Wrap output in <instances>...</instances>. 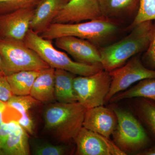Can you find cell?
Wrapping results in <instances>:
<instances>
[{
	"label": "cell",
	"instance_id": "6da1fadb",
	"mask_svg": "<svg viewBox=\"0 0 155 155\" xmlns=\"http://www.w3.org/2000/svg\"><path fill=\"white\" fill-rule=\"evenodd\" d=\"M153 24V21L139 23L121 40L99 49L104 70L110 72L122 67L134 56L146 51L152 37Z\"/></svg>",
	"mask_w": 155,
	"mask_h": 155
},
{
	"label": "cell",
	"instance_id": "7a4b0ae2",
	"mask_svg": "<svg viewBox=\"0 0 155 155\" xmlns=\"http://www.w3.org/2000/svg\"><path fill=\"white\" fill-rule=\"evenodd\" d=\"M86 110L78 102L51 104L44 112L45 129L59 141L74 140L83 127Z\"/></svg>",
	"mask_w": 155,
	"mask_h": 155
},
{
	"label": "cell",
	"instance_id": "3957f363",
	"mask_svg": "<svg viewBox=\"0 0 155 155\" xmlns=\"http://www.w3.org/2000/svg\"><path fill=\"white\" fill-rule=\"evenodd\" d=\"M118 30V25L114 21L102 19L78 23H51L39 35L51 40L61 37L74 36L96 45L110 38Z\"/></svg>",
	"mask_w": 155,
	"mask_h": 155
},
{
	"label": "cell",
	"instance_id": "277c9868",
	"mask_svg": "<svg viewBox=\"0 0 155 155\" xmlns=\"http://www.w3.org/2000/svg\"><path fill=\"white\" fill-rule=\"evenodd\" d=\"M23 41L50 66L66 70L79 76H87L103 70L102 66L81 64L72 60L67 54L56 49L51 40L43 38L29 28Z\"/></svg>",
	"mask_w": 155,
	"mask_h": 155
},
{
	"label": "cell",
	"instance_id": "5b68a950",
	"mask_svg": "<svg viewBox=\"0 0 155 155\" xmlns=\"http://www.w3.org/2000/svg\"><path fill=\"white\" fill-rule=\"evenodd\" d=\"M112 109L117 118V126L112 135L117 147L125 153L140 152L147 148L150 140L139 120L125 109Z\"/></svg>",
	"mask_w": 155,
	"mask_h": 155
},
{
	"label": "cell",
	"instance_id": "8992f818",
	"mask_svg": "<svg viewBox=\"0 0 155 155\" xmlns=\"http://www.w3.org/2000/svg\"><path fill=\"white\" fill-rule=\"evenodd\" d=\"M0 55L6 75L19 71H41L50 67L23 41L0 38Z\"/></svg>",
	"mask_w": 155,
	"mask_h": 155
},
{
	"label": "cell",
	"instance_id": "52a82bcc",
	"mask_svg": "<svg viewBox=\"0 0 155 155\" xmlns=\"http://www.w3.org/2000/svg\"><path fill=\"white\" fill-rule=\"evenodd\" d=\"M111 82L109 72L104 69L90 75L75 76L73 85L78 102L87 109L103 106Z\"/></svg>",
	"mask_w": 155,
	"mask_h": 155
},
{
	"label": "cell",
	"instance_id": "ba28073f",
	"mask_svg": "<svg viewBox=\"0 0 155 155\" xmlns=\"http://www.w3.org/2000/svg\"><path fill=\"white\" fill-rule=\"evenodd\" d=\"M109 73L111 78L110 87L105 102L110 101L115 95L125 90L135 82L146 78H155V70L146 67L137 55Z\"/></svg>",
	"mask_w": 155,
	"mask_h": 155
},
{
	"label": "cell",
	"instance_id": "9c48e42d",
	"mask_svg": "<svg viewBox=\"0 0 155 155\" xmlns=\"http://www.w3.org/2000/svg\"><path fill=\"white\" fill-rule=\"evenodd\" d=\"M105 19L100 0H69L53 19L52 23H74Z\"/></svg>",
	"mask_w": 155,
	"mask_h": 155
},
{
	"label": "cell",
	"instance_id": "30bf717a",
	"mask_svg": "<svg viewBox=\"0 0 155 155\" xmlns=\"http://www.w3.org/2000/svg\"><path fill=\"white\" fill-rule=\"evenodd\" d=\"M74 140L76 145V155L127 154L111 141L110 138L84 127L81 128Z\"/></svg>",
	"mask_w": 155,
	"mask_h": 155
},
{
	"label": "cell",
	"instance_id": "8fae6325",
	"mask_svg": "<svg viewBox=\"0 0 155 155\" xmlns=\"http://www.w3.org/2000/svg\"><path fill=\"white\" fill-rule=\"evenodd\" d=\"M55 44L57 48L67 52L76 62L102 66L100 50L89 41L74 36H64L55 39Z\"/></svg>",
	"mask_w": 155,
	"mask_h": 155
},
{
	"label": "cell",
	"instance_id": "7c38bea8",
	"mask_svg": "<svg viewBox=\"0 0 155 155\" xmlns=\"http://www.w3.org/2000/svg\"><path fill=\"white\" fill-rule=\"evenodd\" d=\"M35 8L20 9L0 15V38L23 41Z\"/></svg>",
	"mask_w": 155,
	"mask_h": 155
},
{
	"label": "cell",
	"instance_id": "4fadbf2b",
	"mask_svg": "<svg viewBox=\"0 0 155 155\" xmlns=\"http://www.w3.org/2000/svg\"><path fill=\"white\" fill-rule=\"evenodd\" d=\"M117 124V116L113 109L100 106L87 109L83 127L110 138Z\"/></svg>",
	"mask_w": 155,
	"mask_h": 155
},
{
	"label": "cell",
	"instance_id": "5bb4252c",
	"mask_svg": "<svg viewBox=\"0 0 155 155\" xmlns=\"http://www.w3.org/2000/svg\"><path fill=\"white\" fill-rule=\"evenodd\" d=\"M69 0H42L35 8L29 28L40 34L52 23L59 11Z\"/></svg>",
	"mask_w": 155,
	"mask_h": 155
},
{
	"label": "cell",
	"instance_id": "9a60e30c",
	"mask_svg": "<svg viewBox=\"0 0 155 155\" xmlns=\"http://www.w3.org/2000/svg\"><path fill=\"white\" fill-rule=\"evenodd\" d=\"M55 71L51 67L41 70L34 82L29 95L40 102H51L55 100Z\"/></svg>",
	"mask_w": 155,
	"mask_h": 155
},
{
	"label": "cell",
	"instance_id": "2e32d148",
	"mask_svg": "<svg viewBox=\"0 0 155 155\" xmlns=\"http://www.w3.org/2000/svg\"><path fill=\"white\" fill-rule=\"evenodd\" d=\"M140 0H100V7L104 18L114 21L136 15L139 7Z\"/></svg>",
	"mask_w": 155,
	"mask_h": 155
},
{
	"label": "cell",
	"instance_id": "e0dca14e",
	"mask_svg": "<svg viewBox=\"0 0 155 155\" xmlns=\"http://www.w3.org/2000/svg\"><path fill=\"white\" fill-rule=\"evenodd\" d=\"M75 74L66 70L55 69V99L58 102H77L73 81Z\"/></svg>",
	"mask_w": 155,
	"mask_h": 155
},
{
	"label": "cell",
	"instance_id": "ac0fdd59",
	"mask_svg": "<svg viewBox=\"0 0 155 155\" xmlns=\"http://www.w3.org/2000/svg\"><path fill=\"white\" fill-rule=\"evenodd\" d=\"M28 140V133L17 122L16 127L3 143L2 146L3 155H30Z\"/></svg>",
	"mask_w": 155,
	"mask_h": 155
},
{
	"label": "cell",
	"instance_id": "d6986e66",
	"mask_svg": "<svg viewBox=\"0 0 155 155\" xmlns=\"http://www.w3.org/2000/svg\"><path fill=\"white\" fill-rule=\"evenodd\" d=\"M134 109L138 120L155 141V103L144 98H136Z\"/></svg>",
	"mask_w": 155,
	"mask_h": 155
},
{
	"label": "cell",
	"instance_id": "ffe728a7",
	"mask_svg": "<svg viewBox=\"0 0 155 155\" xmlns=\"http://www.w3.org/2000/svg\"><path fill=\"white\" fill-rule=\"evenodd\" d=\"M40 71L27 70L15 72L7 75L13 95L30 94L35 80Z\"/></svg>",
	"mask_w": 155,
	"mask_h": 155
},
{
	"label": "cell",
	"instance_id": "44dd1931",
	"mask_svg": "<svg viewBox=\"0 0 155 155\" xmlns=\"http://www.w3.org/2000/svg\"><path fill=\"white\" fill-rule=\"evenodd\" d=\"M133 98H144L155 103V78H146L140 81L132 88L115 95L110 101L116 102Z\"/></svg>",
	"mask_w": 155,
	"mask_h": 155
},
{
	"label": "cell",
	"instance_id": "7402d4cb",
	"mask_svg": "<svg viewBox=\"0 0 155 155\" xmlns=\"http://www.w3.org/2000/svg\"><path fill=\"white\" fill-rule=\"evenodd\" d=\"M40 103L30 95H13L7 103L8 107L19 112L21 115L28 113L31 108L37 106Z\"/></svg>",
	"mask_w": 155,
	"mask_h": 155
},
{
	"label": "cell",
	"instance_id": "603a6c76",
	"mask_svg": "<svg viewBox=\"0 0 155 155\" xmlns=\"http://www.w3.org/2000/svg\"><path fill=\"white\" fill-rule=\"evenodd\" d=\"M155 20V0H140L138 12L130 28L147 21Z\"/></svg>",
	"mask_w": 155,
	"mask_h": 155
},
{
	"label": "cell",
	"instance_id": "cb8c5ba5",
	"mask_svg": "<svg viewBox=\"0 0 155 155\" xmlns=\"http://www.w3.org/2000/svg\"><path fill=\"white\" fill-rule=\"evenodd\" d=\"M42 0H0V15L20 9L35 8Z\"/></svg>",
	"mask_w": 155,
	"mask_h": 155
},
{
	"label": "cell",
	"instance_id": "d4e9b609",
	"mask_svg": "<svg viewBox=\"0 0 155 155\" xmlns=\"http://www.w3.org/2000/svg\"><path fill=\"white\" fill-rule=\"evenodd\" d=\"M67 147L63 145L43 143L35 147L34 154L35 155H64L68 153Z\"/></svg>",
	"mask_w": 155,
	"mask_h": 155
},
{
	"label": "cell",
	"instance_id": "484cf974",
	"mask_svg": "<svg viewBox=\"0 0 155 155\" xmlns=\"http://www.w3.org/2000/svg\"><path fill=\"white\" fill-rule=\"evenodd\" d=\"M142 61L147 68L155 70V22L153 24V29L150 42L143 55Z\"/></svg>",
	"mask_w": 155,
	"mask_h": 155
},
{
	"label": "cell",
	"instance_id": "4316f807",
	"mask_svg": "<svg viewBox=\"0 0 155 155\" xmlns=\"http://www.w3.org/2000/svg\"><path fill=\"white\" fill-rule=\"evenodd\" d=\"M13 95L7 75L0 72V101L7 103Z\"/></svg>",
	"mask_w": 155,
	"mask_h": 155
},
{
	"label": "cell",
	"instance_id": "83f0119b",
	"mask_svg": "<svg viewBox=\"0 0 155 155\" xmlns=\"http://www.w3.org/2000/svg\"><path fill=\"white\" fill-rule=\"evenodd\" d=\"M17 122L28 134L33 135L34 134V122L28 112L21 115Z\"/></svg>",
	"mask_w": 155,
	"mask_h": 155
},
{
	"label": "cell",
	"instance_id": "f1b7e54d",
	"mask_svg": "<svg viewBox=\"0 0 155 155\" xmlns=\"http://www.w3.org/2000/svg\"><path fill=\"white\" fill-rule=\"evenodd\" d=\"M17 123V121L11 120L8 122H4L0 126V142L2 143V146L3 143L14 130Z\"/></svg>",
	"mask_w": 155,
	"mask_h": 155
},
{
	"label": "cell",
	"instance_id": "f546056e",
	"mask_svg": "<svg viewBox=\"0 0 155 155\" xmlns=\"http://www.w3.org/2000/svg\"><path fill=\"white\" fill-rule=\"evenodd\" d=\"M8 106L7 103L0 101V126L3 124L4 121V114Z\"/></svg>",
	"mask_w": 155,
	"mask_h": 155
},
{
	"label": "cell",
	"instance_id": "4dcf8cb0",
	"mask_svg": "<svg viewBox=\"0 0 155 155\" xmlns=\"http://www.w3.org/2000/svg\"><path fill=\"white\" fill-rule=\"evenodd\" d=\"M137 155H155V145L147 147L140 151Z\"/></svg>",
	"mask_w": 155,
	"mask_h": 155
},
{
	"label": "cell",
	"instance_id": "1f68e13d",
	"mask_svg": "<svg viewBox=\"0 0 155 155\" xmlns=\"http://www.w3.org/2000/svg\"><path fill=\"white\" fill-rule=\"evenodd\" d=\"M0 72L6 75L5 71V66L2 57L0 55Z\"/></svg>",
	"mask_w": 155,
	"mask_h": 155
},
{
	"label": "cell",
	"instance_id": "d6a6232c",
	"mask_svg": "<svg viewBox=\"0 0 155 155\" xmlns=\"http://www.w3.org/2000/svg\"><path fill=\"white\" fill-rule=\"evenodd\" d=\"M3 155L2 152V144L0 142V155Z\"/></svg>",
	"mask_w": 155,
	"mask_h": 155
}]
</instances>
